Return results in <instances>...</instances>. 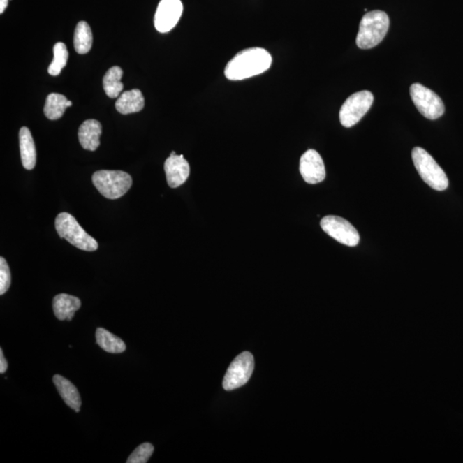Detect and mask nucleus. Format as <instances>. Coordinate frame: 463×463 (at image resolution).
Returning a JSON list of instances; mask_svg holds the SVG:
<instances>
[{"mask_svg": "<svg viewBox=\"0 0 463 463\" xmlns=\"http://www.w3.org/2000/svg\"><path fill=\"white\" fill-rule=\"evenodd\" d=\"M271 64L272 57L265 49L248 48L240 52L228 63L225 76L232 81L244 80L265 73Z\"/></svg>", "mask_w": 463, "mask_h": 463, "instance_id": "nucleus-1", "label": "nucleus"}, {"mask_svg": "<svg viewBox=\"0 0 463 463\" xmlns=\"http://www.w3.org/2000/svg\"><path fill=\"white\" fill-rule=\"evenodd\" d=\"M389 28L390 18L385 11L376 10L367 13L360 21L356 38L358 47L370 49L378 46Z\"/></svg>", "mask_w": 463, "mask_h": 463, "instance_id": "nucleus-2", "label": "nucleus"}, {"mask_svg": "<svg viewBox=\"0 0 463 463\" xmlns=\"http://www.w3.org/2000/svg\"><path fill=\"white\" fill-rule=\"evenodd\" d=\"M413 164L418 172L429 186L442 191L449 186V179L434 158L420 147H416L412 152Z\"/></svg>", "mask_w": 463, "mask_h": 463, "instance_id": "nucleus-3", "label": "nucleus"}, {"mask_svg": "<svg viewBox=\"0 0 463 463\" xmlns=\"http://www.w3.org/2000/svg\"><path fill=\"white\" fill-rule=\"evenodd\" d=\"M55 228L62 239H66L78 249L86 251H95L98 249L96 240L86 233L71 214L60 213L56 218Z\"/></svg>", "mask_w": 463, "mask_h": 463, "instance_id": "nucleus-4", "label": "nucleus"}, {"mask_svg": "<svg viewBox=\"0 0 463 463\" xmlns=\"http://www.w3.org/2000/svg\"><path fill=\"white\" fill-rule=\"evenodd\" d=\"M94 186L103 197L118 199L130 190L133 179L123 171L101 170L92 176Z\"/></svg>", "mask_w": 463, "mask_h": 463, "instance_id": "nucleus-5", "label": "nucleus"}, {"mask_svg": "<svg viewBox=\"0 0 463 463\" xmlns=\"http://www.w3.org/2000/svg\"><path fill=\"white\" fill-rule=\"evenodd\" d=\"M374 95L367 90L353 94L346 100L340 110V122L346 128L355 126L370 110Z\"/></svg>", "mask_w": 463, "mask_h": 463, "instance_id": "nucleus-6", "label": "nucleus"}, {"mask_svg": "<svg viewBox=\"0 0 463 463\" xmlns=\"http://www.w3.org/2000/svg\"><path fill=\"white\" fill-rule=\"evenodd\" d=\"M410 96L418 110L428 119H439L446 111L441 98L422 84H412L410 87Z\"/></svg>", "mask_w": 463, "mask_h": 463, "instance_id": "nucleus-7", "label": "nucleus"}, {"mask_svg": "<svg viewBox=\"0 0 463 463\" xmlns=\"http://www.w3.org/2000/svg\"><path fill=\"white\" fill-rule=\"evenodd\" d=\"M254 370V358L249 352L237 356L224 376L222 386L227 391L238 389L249 381Z\"/></svg>", "mask_w": 463, "mask_h": 463, "instance_id": "nucleus-8", "label": "nucleus"}, {"mask_svg": "<svg viewBox=\"0 0 463 463\" xmlns=\"http://www.w3.org/2000/svg\"><path fill=\"white\" fill-rule=\"evenodd\" d=\"M320 226L327 235L341 244L348 247H356L360 242V235L356 228L345 220L336 216H327L320 221Z\"/></svg>", "mask_w": 463, "mask_h": 463, "instance_id": "nucleus-9", "label": "nucleus"}, {"mask_svg": "<svg viewBox=\"0 0 463 463\" xmlns=\"http://www.w3.org/2000/svg\"><path fill=\"white\" fill-rule=\"evenodd\" d=\"M182 13L180 0H161L154 15V27L161 33L169 32L178 24Z\"/></svg>", "mask_w": 463, "mask_h": 463, "instance_id": "nucleus-10", "label": "nucleus"}, {"mask_svg": "<svg viewBox=\"0 0 463 463\" xmlns=\"http://www.w3.org/2000/svg\"><path fill=\"white\" fill-rule=\"evenodd\" d=\"M300 172L304 182L308 184H318L325 180V163L318 152L314 149H309L302 154L300 161Z\"/></svg>", "mask_w": 463, "mask_h": 463, "instance_id": "nucleus-11", "label": "nucleus"}, {"mask_svg": "<svg viewBox=\"0 0 463 463\" xmlns=\"http://www.w3.org/2000/svg\"><path fill=\"white\" fill-rule=\"evenodd\" d=\"M164 170L168 186L177 188L186 182L190 175V165L184 159L183 154L179 156L172 152L165 161Z\"/></svg>", "mask_w": 463, "mask_h": 463, "instance_id": "nucleus-12", "label": "nucleus"}, {"mask_svg": "<svg viewBox=\"0 0 463 463\" xmlns=\"http://www.w3.org/2000/svg\"><path fill=\"white\" fill-rule=\"evenodd\" d=\"M101 125L96 119L85 120L79 127L78 138L82 148L95 152L100 146Z\"/></svg>", "mask_w": 463, "mask_h": 463, "instance_id": "nucleus-13", "label": "nucleus"}, {"mask_svg": "<svg viewBox=\"0 0 463 463\" xmlns=\"http://www.w3.org/2000/svg\"><path fill=\"white\" fill-rule=\"evenodd\" d=\"M81 307V300L77 297L60 293L52 301L54 315L60 321H71L74 318L75 312Z\"/></svg>", "mask_w": 463, "mask_h": 463, "instance_id": "nucleus-14", "label": "nucleus"}, {"mask_svg": "<svg viewBox=\"0 0 463 463\" xmlns=\"http://www.w3.org/2000/svg\"><path fill=\"white\" fill-rule=\"evenodd\" d=\"M52 380H54V385L57 388L60 397H62L66 404L75 410V412H80L82 401L77 387L69 380L60 375H55Z\"/></svg>", "mask_w": 463, "mask_h": 463, "instance_id": "nucleus-15", "label": "nucleus"}, {"mask_svg": "<svg viewBox=\"0 0 463 463\" xmlns=\"http://www.w3.org/2000/svg\"><path fill=\"white\" fill-rule=\"evenodd\" d=\"M145 107V97L139 89L129 90L122 94L116 101L117 111L122 115L140 112Z\"/></svg>", "mask_w": 463, "mask_h": 463, "instance_id": "nucleus-16", "label": "nucleus"}, {"mask_svg": "<svg viewBox=\"0 0 463 463\" xmlns=\"http://www.w3.org/2000/svg\"><path fill=\"white\" fill-rule=\"evenodd\" d=\"M20 145L22 166L27 170H32L36 163V149L31 133L27 127L21 128Z\"/></svg>", "mask_w": 463, "mask_h": 463, "instance_id": "nucleus-17", "label": "nucleus"}, {"mask_svg": "<svg viewBox=\"0 0 463 463\" xmlns=\"http://www.w3.org/2000/svg\"><path fill=\"white\" fill-rule=\"evenodd\" d=\"M71 106H73V103L67 100L65 96L52 93L47 98L46 104L44 107V114L49 119H59L61 118L66 109Z\"/></svg>", "mask_w": 463, "mask_h": 463, "instance_id": "nucleus-18", "label": "nucleus"}, {"mask_svg": "<svg viewBox=\"0 0 463 463\" xmlns=\"http://www.w3.org/2000/svg\"><path fill=\"white\" fill-rule=\"evenodd\" d=\"M97 344L104 351L111 353H120L126 351V346L122 339L109 332L103 328H98L96 333Z\"/></svg>", "mask_w": 463, "mask_h": 463, "instance_id": "nucleus-19", "label": "nucleus"}, {"mask_svg": "<svg viewBox=\"0 0 463 463\" xmlns=\"http://www.w3.org/2000/svg\"><path fill=\"white\" fill-rule=\"evenodd\" d=\"M93 35L87 22H79L74 33V47L79 54H88L92 47Z\"/></svg>", "mask_w": 463, "mask_h": 463, "instance_id": "nucleus-20", "label": "nucleus"}, {"mask_svg": "<svg viewBox=\"0 0 463 463\" xmlns=\"http://www.w3.org/2000/svg\"><path fill=\"white\" fill-rule=\"evenodd\" d=\"M123 70L119 66H114L109 69L103 78V88L107 96L110 98H117L120 96L124 89L122 82Z\"/></svg>", "mask_w": 463, "mask_h": 463, "instance_id": "nucleus-21", "label": "nucleus"}, {"mask_svg": "<svg viewBox=\"0 0 463 463\" xmlns=\"http://www.w3.org/2000/svg\"><path fill=\"white\" fill-rule=\"evenodd\" d=\"M69 58L66 44L58 43L54 47V60L48 67V73L51 76H58L61 73L63 68H65Z\"/></svg>", "mask_w": 463, "mask_h": 463, "instance_id": "nucleus-22", "label": "nucleus"}, {"mask_svg": "<svg viewBox=\"0 0 463 463\" xmlns=\"http://www.w3.org/2000/svg\"><path fill=\"white\" fill-rule=\"evenodd\" d=\"M154 450L152 443H142L131 454L126 462L127 463H146L152 457Z\"/></svg>", "mask_w": 463, "mask_h": 463, "instance_id": "nucleus-23", "label": "nucleus"}, {"mask_svg": "<svg viewBox=\"0 0 463 463\" xmlns=\"http://www.w3.org/2000/svg\"><path fill=\"white\" fill-rule=\"evenodd\" d=\"M10 282L11 276L8 263L1 257L0 258V295H5L10 288Z\"/></svg>", "mask_w": 463, "mask_h": 463, "instance_id": "nucleus-24", "label": "nucleus"}, {"mask_svg": "<svg viewBox=\"0 0 463 463\" xmlns=\"http://www.w3.org/2000/svg\"><path fill=\"white\" fill-rule=\"evenodd\" d=\"M7 368H8V362H7L5 356H3V350L1 348L0 349V374H5Z\"/></svg>", "mask_w": 463, "mask_h": 463, "instance_id": "nucleus-25", "label": "nucleus"}, {"mask_svg": "<svg viewBox=\"0 0 463 463\" xmlns=\"http://www.w3.org/2000/svg\"><path fill=\"white\" fill-rule=\"evenodd\" d=\"M9 0H0V13L3 14L8 6Z\"/></svg>", "mask_w": 463, "mask_h": 463, "instance_id": "nucleus-26", "label": "nucleus"}]
</instances>
